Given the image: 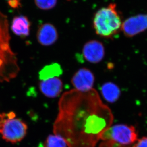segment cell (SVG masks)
Returning a JSON list of instances; mask_svg holds the SVG:
<instances>
[{
  "instance_id": "cell-1",
  "label": "cell",
  "mask_w": 147,
  "mask_h": 147,
  "mask_svg": "<svg viewBox=\"0 0 147 147\" xmlns=\"http://www.w3.org/2000/svg\"><path fill=\"white\" fill-rule=\"evenodd\" d=\"M113 119L111 110L94 89L85 92L73 89L60 98L53 132L69 147H95Z\"/></svg>"
},
{
  "instance_id": "cell-2",
  "label": "cell",
  "mask_w": 147,
  "mask_h": 147,
  "mask_svg": "<svg viewBox=\"0 0 147 147\" xmlns=\"http://www.w3.org/2000/svg\"><path fill=\"white\" fill-rule=\"evenodd\" d=\"M7 16L0 11V82H9L20 71L16 55L11 49Z\"/></svg>"
},
{
  "instance_id": "cell-3",
  "label": "cell",
  "mask_w": 147,
  "mask_h": 147,
  "mask_svg": "<svg viewBox=\"0 0 147 147\" xmlns=\"http://www.w3.org/2000/svg\"><path fill=\"white\" fill-rule=\"evenodd\" d=\"M121 17L114 3L100 9L96 13L93 20V27L99 36L110 38L121 29Z\"/></svg>"
},
{
  "instance_id": "cell-4",
  "label": "cell",
  "mask_w": 147,
  "mask_h": 147,
  "mask_svg": "<svg viewBox=\"0 0 147 147\" xmlns=\"http://www.w3.org/2000/svg\"><path fill=\"white\" fill-rule=\"evenodd\" d=\"M27 129L25 122L16 118L14 113L10 112L7 113V117L3 124L1 134L4 140L11 143H16L25 137Z\"/></svg>"
},
{
  "instance_id": "cell-5",
  "label": "cell",
  "mask_w": 147,
  "mask_h": 147,
  "mask_svg": "<svg viewBox=\"0 0 147 147\" xmlns=\"http://www.w3.org/2000/svg\"><path fill=\"white\" fill-rule=\"evenodd\" d=\"M138 134L133 126L118 124L110 127L103 132L100 140H111L121 144L132 146L137 140Z\"/></svg>"
},
{
  "instance_id": "cell-6",
  "label": "cell",
  "mask_w": 147,
  "mask_h": 147,
  "mask_svg": "<svg viewBox=\"0 0 147 147\" xmlns=\"http://www.w3.org/2000/svg\"><path fill=\"white\" fill-rule=\"evenodd\" d=\"M147 29V14L131 17L122 24L121 30L128 37H131Z\"/></svg>"
},
{
  "instance_id": "cell-7",
  "label": "cell",
  "mask_w": 147,
  "mask_h": 147,
  "mask_svg": "<svg viewBox=\"0 0 147 147\" xmlns=\"http://www.w3.org/2000/svg\"><path fill=\"white\" fill-rule=\"evenodd\" d=\"M95 78L89 69L82 68L77 71L71 79V83L77 90L85 92L92 89Z\"/></svg>"
},
{
  "instance_id": "cell-8",
  "label": "cell",
  "mask_w": 147,
  "mask_h": 147,
  "mask_svg": "<svg viewBox=\"0 0 147 147\" xmlns=\"http://www.w3.org/2000/svg\"><path fill=\"white\" fill-rule=\"evenodd\" d=\"M82 53L86 61L92 63H97L104 58L105 50L102 43L100 42L91 40L84 45Z\"/></svg>"
},
{
  "instance_id": "cell-9",
  "label": "cell",
  "mask_w": 147,
  "mask_h": 147,
  "mask_svg": "<svg viewBox=\"0 0 147 147\" xmlns=\"http://www.w3.org/2000/svg\"><path fill=\"white\" fill-rule=\"evenodd\" d=\"M37 39L38 42L42 46H50L57 41L58 39V33L53 24L45 23L38 28Z\"/></svg>"
},
{
  "instance_id": "cell-10",
  "label": "cell",
  "mask_w": 147,
  "mask_h": 147,
  "mask_svg": "<svg viewBox=\"0 0 147 147\" xmlns=\"http://www.w3.org/2000/svg\"><path fill=\"white\" fill-rule=\"evenodd\" d=\"M63 88V82L58 77L40 80L39 89L45 96L54 98L60 95Z\"/></svg>"
},
{
  "instance_id": "cell-11",
  "label": "cell",
  "mask_w": 147,
  "mask_h": 147,
  "mask_svg": "<svg viewBox=\"0 0 147 147\" xmlns=\"http://www.w3.org/2000/svg\"><path fill=\"white\" fill-rule=\"evenodd\" d=\"M31 22L25 16L14 17L11 22V29L13 33L21 38H25L29 35Z\"/></svg>"
},
{
  "instance_id": "cell-12",
  "label": "cell",
  "mask_w": 147,
  "mask_h": 147,
  "mask_svg": "<svg viewBox=\"0 0 147 147\" xmlns=\"http://www.w3.org/2000/svg\"><path fill=\"white\" fill-rule=\"evenodd\" d=\"M101 92L104 99L109 102H115L121 95V90L117 85L111 82L101 86Z\"/></svg>"
},
{
  "instance_id": "cell-13",
  "label": "cell",
  "mask_w": 147,
  "mask_h": 147,
  "mask_svg": "<svg viewBox=\"0 0 147 147\" xmlns=\"http://www.w3.org/2000/svg\"><path fill=\"white\" fill-rule=\"evenodd\" d=\"M63 69L60 64L54 63L45 66L39 72V79L40 80L48 78L59 77L63 74Z\"/></svg>"
},
{
  "instance_id": "cell-14",
  "label": "cell",
  "mask_w": 147,
  "mask_h": 147,
  "mask_svg": "<svg viewBox=\"0 0 147 147\" xmlns=\"http://www.w3.org/2000/svg\"><path fill=\"white\" fill-rule=\"evenodd\" d=\"M44 145L45 147H67L63 139L57 135H50L46 138Z\"/></svg>"
},
{
  "instance_id": "cell-15",
  "label": "cell",
  "mask_w": 147,
  "mask_h": 147,
  "mask_svg": "<svg viewBox=\"0 0 147 147\" xmlns=\"http://www.w3.org/2000/svg\"><path fill=\"white\" fill-rule=\"evenodd\" d=\"M34 3L38 8L47 11L55 7L57 0H34Z\"/></svg>"
},
{
  "instance_id": "cell-16",
  "label": "cell",
  "mask_w": 147,
  "mask_h": 147,
  "mask_svg": "<svg viewBox=\"0 0 147 147\" xmlns=\"http://www.w3.org/2000/svg\"><path fill=\"white\" fill-rule=\"evenodd\" d=\"M99 147H132L131 146H128L121 144L113 140H102V142L100 143Z\"/></svg>"
},
{
  "instance_id": "cell-17",
  "label": "cell",
  "mask_w": 147,
  "mask_h": 147,
  "mask_svg": "<svg viewBox=\"0 0 147 147\" xmlns=\"http://www.w3.org/2000/svg\"><path fill=\"white\" fill-rule=\"evenodd\" d=\"M132 147H147V137H143L137 140Z\"/></svg>"
},
{
  "instance_id": "cell-18",
  "label": "cell",
  "mask_w": 147,
  "mask_h": 147,
  "mask_svg": "<svg viewBox=\"0 0 147 147\" xmlns=\"http://www.w3.org/2000/svg\"><path fill=\"white\" fill-rule=\"evenodd\" d=\"M8 3L11 7L14 8H18L20 5L19 0H9Z\"/></svg>"
},
{
  "instance_id": "cell-19",
  "label": "cell",
  "mask_w": 147,
  "mask_h": 147,
  "mask_svg": "<svg viewBox=\"0 0 147 147\" xmlns=\"http://www.w3.org/2000/svg\"><path fill=\"white\" fill-rule=\"evenodd\" d=\"M7 117V114L5 113H0V134L1 132V129L3 127V124L4 121Z\"/></svg>"
}]
</instances>
